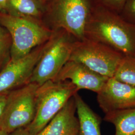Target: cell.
Returning <instances> with one entry per match:
<instances>
[{
	"label": "cell",
	"instance_id": "1",
	"mask_svg": "<svg viewBox=\"0 0 135 135\" xmlns=\"http://www.w3.org/2000/svg\"><path fill=\"white\" fill-rule=\"evenodd\" d=\"M85 39L107 45L125 56H135V26L119 15L96 5L87 25Z\"/></svg>",
	"mask_w": 135,
	"mask_h": 135
},
{
	"label": "cell",
	"instance_id": "2",
	"mask_svg": "<svg viewBox=\"0 0 135 135\" xmlns=\"http://www.w3.org/2000/svg\"><path fill=\"white\" fill-rule=\"evenodd\" d=\"M78 91L69 81L50 80L39 86L36 92L35 117L25 128L31 135L38 134Z\"/></svg>",
	"mask_w": 135,
	"mask_h": 135
},
{
	"label": "cell",
	"instance_id": "3",
	"mask_svg": "<svg viewBox=\"0 0 135 135\" xmlns=\"http://www.w3.org/2000/svg\"><path fill=\"white\" fill-rule=\"evenodd\" d=\"M0 24L9 31L11 37L10 60L24 57L34 49L50 40L51 34L39 25L16 16L0 15Z\"/></svg>",
	"mask_w": 135,
	"mask_h": 135
},
{
	"label": "cell",
	"instance_id": "4",
	"mask_svg": "<svg viewBox=\"0 0 135 135\" xmlns=\"http://www.w3.org/2000/svg\"><path fill=\"white\" fill-rule=\"evenodd\" d=\"M39 85L30 83L10 92L3 115L0 120V129L9 134L26 128L34 120L36 111V92Z\"/></svg>",
	"mask_w": 135,
	"mask_h": 135
},
{
	"label": "cell",
	"instance_id": "5",
	"mask_svg": "<svg viewBox=\"0 0 135 135\" xmlns=\"http://www.w3.org/2000/svg\"><path fill=\"white\" fill-rule=\"evenodd\" d=\"M125 56L103 44L85 39L74 42L70 60L82 63L106 77H114Z\"/></svg>",
	"mask_w": 135,
	"mask_h": 135
},
{
	"label": "cell",
	"instance_id": "6",
	"mask_svg": "<svg viewBox=\"0 0 135 135\" xmlns=\"http://www.w3.org/2000/svg\"><path fill=\"white\" fill-rule=\"evenodd\" d=\"M73 43L65 36L48 41L34 69L30 83L41 86L48 81L54 80L70 60Z\"/></svg>",
	"mask_w": 135,
	"mask_h": 135
},
{
	"label": "cell",
	"instance_id": "7",
	"mask_svg": "<svg viewBox=\"0 0 135 135\" xmlns=\"http://www.w3.org/2000/svg\"><path fill=\"white\" fill-rule=\"evenodd\" d=\"M48 42L34 49L18 60H11L0 72V95L7 94L30 83L34 69Z\"/></svg>",
	"mask_w": 135,
	"mask_h": 135
},
{
	"label": "cell",
	"instance_id": "8",
	"mask_svg": "<svg viewBox=\"0 0 135 135\" xmlns=\"http://www.w3.org/2000/svg\"><path fill=\"white\" fill-rule=\"evenodd\" d=\"M93 8L90 0H60L56 10L58 24L77 39H85Z\"/></svg>",
	"mask_w": 135,
	"mask_h": 135
},
{
	"label": "cell",
	"instance_id": "9",
	"mask_svg": "<svg viewBox=\"0 0 135 135\" xmlns=\"http://www.w3.org/2000/svg\"><path fill=\"white\" fill-rule=\"evenodd\" d=\"M97 94L99 106L105 114L135 108V86L114 78H109Z\"/></svg>",
	"mask_w": 135,
	"mask_h": 135
},
{
	"label": "cell",
	"instance_id": "10",
	"mask_svg": "<svg viewBox=\"0 0 135 135\" xmlns=\"http://www.w3.org/2000/svg\"><path fill=\"white\" fill-rule=\"evenodd\" d=\"M108 79L95 72L82 63L70 60L53 81H69L76 87L78 91L85 89L97 94Z\"/></svg>",
	"mask_w": 135,
	"mask_h": 135
},
{
	"label": "cell",
	"instance_id": "11",
	"mask_svg": "<svg viewBox=\"0 0 135 135\" xmlns=\"http://www.w3.org/2000/svg\"><path fill=\"white\" fill-rule=\"evenodd\" d=\"M74 96L36 135H79L80 124L76 116Z\"/></svg>",
	"mask_w": 135,
	"mask_h": 135
},
{
	"label": "cell",
	"instance_id": "12",
	"mask_svg": "<svg viewBox=\"0 0 135 135\" xmlns=\"http://www.w3.org/2000/svg\"><path fill=\"white\" fill-rule=\"evenodd\" d=\"M74 98L81 134L102 135L101 117L89 106L78 93L74 95Z\"/></svg>",
	"mask_w": 135,
	"mask_h": 135
},
{
	"label": "cell",
	"instance_id": "13",
	"mask_svg": "<svg viewBox=\"0 0 135 135\" xmlns=\"http://www.w3.org/2000/svg\"><path fill=\"white\" fill-rule=\"evenodd\" d=\"M104 120L114 126V135H135V108L107 113Z\"/></svg>",
	"mask_w": 135,
	"mask_h": 135
},
{
	"label": "cell",
	"instance_id": "14",
	"mask_svg": "<svg viewBox=\"0 0 135 135\" xmlns=\"http://www.w3.org/2000/svg\"><path fill=\"white\" fill-rule=\"evenodd\" d=\"M113 78L120 82L135 86V56H125Z\"/></svg>",
	"mask_w": 135,
	"mask_h": 135
},
{
	"label": "cell",
	"instance_id": "15",
	"mask_svg": "<svg viewBox=\"0 0 135 135\" xmlns=\"http://www.w3.org/2000/svg\"><path fill=\"white\" fill-rule=\"evenodd\" d=\"M21 14L37 16L39 14V9L34 0H8L7 5Z\"/></svg>",
	"mask_w": 135,
	"mask_h": 135
},
{
	"label": "cell",
	"instance_id": "16",
	"mask_svg": "<svg viewBox=\"0 0 135 135\" xmlns=\"http://www.w3.org/2000/svg\"><path fill=\"white\" fill-rule=\"evenodd\" d=\"M119 16L126 22L135 26V0H126Z\"/></svg>",
	"mask_w": 135,
	"mask_h": 135
},
{
	"label": "cell",
	"instance_id": "17",
	"mask_svg": "<svg viewBox=\"0 0 135 135\" xmlns=\"http://www.w3.org/2000/svg\"><path fill=\"white\" fill-rule=\"evenodd\" d=\"M97 5L119 15L126 0H96Z\"/></svg>",
	"mask_w": 135,
	"mask_h": 135
},
{
	"label": "cell",
	"instance_id": "18",
	"mask_svg": "<svg viewBox=\"0 0 135 135\" xmlns=\"http://www.w3.org/2000/svg\"><path fill=\"white\" fill-rule=\"evenodd\" d=\"M8 48V40L0 25V66Z\"/></svg>",
	"mask_w": 135,
	"mask_h": 135
},
{
	"label": "cell",
	"instance_id": "19",
	"mask_svg": "<svg viewBox=\"0 0 135 135\" xmlns=\"http://www.w3.org/2000/svg\"><path fill=\"white\" fill-rule=\"evenodd\" d=\"M9 93L0 95V120L5 110V107L7 104Z\"/></svg>",
	"mask_w": 135,
	"mask_h": 135
},
{
	"label": "cell",
	"instance_id": "20",
	"mask_svg": "<svg viewBox=\"0 0 135 135\" xmlns=\"http://www.w3.org/2000/svg\"><path fill=\"white\" fill-rule=\"evenodd\" d=\"M9 135H31V134L26 128H22L12 132Z\"/></svg>",
	"mask_w": 135,
	"mask_h": 135
},
{
	"label": "cell",
	"instance_id": "21",
	"mask_svg": "<svg viewBox=\"0 0 135 135\" xmlns=\"http://www.w3.org/2000/svg\"><path fill=\"white\" fill-rule=\"evenodd\" d=\"M8 0H0V11L5 9L7 6Z\"/></svg>",
	"mask_w": 135,
	"mask_h": 135
},
{
	"label": "cell",
	"instance_id": "22",
	"mask_svg": "<svg viewBox=\"0 0 135 135\" xmlns=\"http://www.w3.org/2000/svg\"><path fill=\"white\" fill-rule=\"evenodd\" d=\"M0 135H9V134L5 131L0 129Z\"/></svg>",
	"mask_w": 135,
	"mask_h": 135
},
{
	"label": "cell",
	"instance_id": "23",
	"mask_svg": "<svg viewBox=\"0 0 135 135\" xmlns=\"http://www.w3.org/2000/svg\"><path fill=\"white\" fill-rule=\"evenodd\" d=\"M79 135H82L81 134V133H80V134H79Z\"/></svg>",
	"mask_w": 135,
	"mask_h": 135
}]
</instances>
